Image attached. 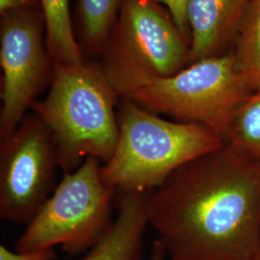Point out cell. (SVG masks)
Masks as SVG:
<instances>
[{"mask_svg": "<svg viewBox=\"0 0 260 260\" xmlns=\"http://www.w3.org/2000/svg\"><path fill=\"white\" fill-rule=\"evenodd\" d=\"M146 209L168 260H254L260 162L225 142L147 193Z\"/></svg>", "mask_w": 260, "mask_h": 260, "instance_id": "obj_1", "label": "cell"}, {"mask_svg": "<svg viewBox=\"0 0 260 260\" xmlns=\"http://www.w3.org/2000/svg\"><path fill=\"white\" fill-rule=\"evenodd\" d=\"M118 98L100 64L53 63L47 98L35 101L31 109L50 130L64 174L86 158L110 159L119 138Z\"/></svg>", "mask_w": 260, "mask_h": 260, "instance_id": "obj_2", "label": "cell"}, {"mask_svg": "<svg viewBox=\"0 0 260 260\" xmlns=\"http://www.w3.org/2000/svg\"><path fill=\"white\" fill-rule=\"evenodd\" d=\"M118 123V143L102 176L121 193L153 191L178 168L225 143L207 126L168 121L128 99L121 103Z\"/></svg>", "mask_w": 260, "mask_h": 260, "instance_id": "obj_3", "label": "cell"}, {"mask_svg": "<svg viewBox=\"0 0 260 260\" xmlns=\"http://www.w3.org/2000/svg\"><path fill=\"white\" fill-rule=\"evenodd\" d=\"M103 50L101 68L122 99L176 75L189 55L182 33L156 0H121Z\"/></svg>", "mask_w": 260, "mask_h": 260, "instance_id": "obj_4", "label": "cell"}, {"mask_svg": "<svg viewBox=\"0 0 260 260\" xmlns=\"http://www.w3.org/2000/svg\"><path fill=\"white\" fill-rule=\"evenodd\" d=\"M102 161L88 157L75 171L64 174L52 194L27 223L16 251L54 249L68 254L91 250L109 232L113 197L117 189L106 184Z\"/></svg>", "mask_w": 260, "mask_h": 260, "instance_id": "obj_5", "label": "cell"}, {"mask_svg": "<svg viewBox=\"0 0 260 260\" xmlns=\"http://www.w3.org/2000/svg\"><path fill=\"white\" fill-rule=\"evenodd\" d=\"M251 93L235 57L223 55L198 61L127 99L154 114L203 124L228 142L235 112Z\"/></svg>", "mask_w": 260, "mask_h": 260, "instance_id": "obj_6", "label": "cell"}, {"mask_svg": "<svg viewBox=\"0 0 260 260\" xmlns=\"http://www.w3.org/2000/svg\"><path fill=\"white\" fill-rule=\"evenodd\" d=\"M58 168L50 130L35 112L25 115L9 137L0 140L1 219L29 223L54 191Z\"/></svg>", "mask_w": 260, "mask_h": 260, "instance_id": "obj_7", "label": "cell"}, {"mask_svg": "<svg viewBox=\"0 0 260 260\" xmlns=\"http://www.w3.org/2000/svg\"><path fill=\"white\" fill-rule=\"evenodd\" d=\"M44 17L34 9L2 15L0 140L17 129L38 94L51 82L53 62L44 47Z\"/></svg>", "mask_w": 260, "mask_h": 260, "instance_id": "obj_8", "label": "cell"}, {"mask_svg": "<svg viewBox=\"0 0 260 260\" xmlns=\"http://www.w3.org/2000/svg\"><path fill=\"white\" fill-rule=\"evenodd\" d=\"M121 194L119 213L111 229L81 260H142L144 235L149 225L147 193Z\"/></svg>", "mask_w": 260, "mask_h": 260, "instance_id": "obj_9", "label": "cell"}, {"mask_svg": "<svg viewBox=\"0 0 260 260\" xmlns=\"http://www.w3.org/2000/svg\"><path fill=\"white\" fill-rule=\"evenodd\" d=\"M244 0H189L187 20L192 34L188 60L193 64L209 57L220 46L235 19Z\"/></svg>", "mask_w": 260, "mask_h": 260, "instance_id": "obj_10", "label": "cell"}, {"mask_svg": "<svg viewBox=\"0 0 260 260\" xmlns=\"http://www.w3.org/2000/svg\"><path fill=\"white\" fill-rule=\"evenodd\" d=\"M47 29L48 54L53 63L84 62L75 40L70 13V0H40Z\"/></svg>", "mask_w": 260, "mask_h": 260, "instance_id": "obj_11", "label": "cell"}, {"mask_svg": "<svg viewBox=\"0 0 260 260\" xmlns=\"http://www.w3.org/2000/svg\"><path fill=\"white\" fill-rule=\"evenodd\" d=\"M121 0H79L82 36L90 50L103 49L118 19Z\"/></svg>", "mask_w": 260, "mask_h": 260, "instance_id": "obj_12", "label": "cell"}, {"mask_svg": "<svg viewBox=\"0 0 260 260\" xmlns=\"http://www.w3.org/2000/svg\"><path fill=\"white\" fill-rule=\"evenodd\" d=\"M228 142L260 162V90L236 110Z\"/></svg>", "mask_w": 260, "mask_h": 260, "instance_id": "obj_13", "label": "cell"}, {"mask_svg": "<svg viewBox=\"0 0 260 260\" xmlns=\"http://www.w3.org/2000/svg\"><path fill=\"white\" fill-rule=\"evenodd\" d=\"M238 69L252 92L260 90V4L256 2L235 57Z\"/></svg>", "mask_w": 260, "mask_h": 260, "instance_id": "obj_14", "label": "cell"}, {"mask_svg": "<svg viewBox=\"0 0 260 260\" xmlns=\"http://www.w3.org/2000/svg\"><path fill=\"white\" fill-rule=\"evenodd\" d=\"M54 249H44L31 251H13L1 245L0 246V260H55Z\"/></svg>", "mask_w": 260, "mask_h": 260, "instance_id": "obj_15", "label": "cell"}, {"mask_svg": "<svg viewBox=\"0 0 260 260\" xmlns=\"http://www.w3.org/2000/svg\"><path fill=\"white\" fill-rule=\"evenodd\" d=\"M160 4L167 7L172 19L183 36L188 35L189 24L187 20V4L189 0H156Z\"/></svg>", "mask_w": 260, "mask_h": 260, "instance_id": "obj_16", "label": "cell"}, {"mask_svg": "<svg viewBox=\"0 0 260 260\" xmlns=\"http://www.w3.org/2000/svg\"><path fill=\"white\" fill-rule=\"evenodd\" d=\"M39 2L40 0H0V14L2 16L14 10L34 9Z\"/></svg>", "mask_w": 260, "mask_h": 260, "instance_id": "obj_17", "label": "cell"}, {"mask_svg": "<svg viewBox=\"0 0 260 260\" xmlns=\"http://www.w3.org/2000/svg\"><path fill=\"white\" fill-rule=\"evenodd\" d=\"M149 260H168L167 253L162 245V243L156 239L153 242L150 251Z\"/></svg>", "mask_w": 260, "mask_h": 260, "instance_id": "obj_18", "label": "cell"}, {"mask_svg": "<svg viewBox=\"0 0 260 260\" xmlns=\"http://www.w3.org/2000/svg\"><path fill=\"white\" fill-rule=\"evenodd\" d=\"M254 260H260V247L257 253H256V255H255V257H254Z\"/></svg>", "mask_w": 260, "mask_h": 260, "instance_id": "obj_19", "label": "cell"}, {"mask_svg": "<svg viewBox=\"0 0 260 260\" xmlns=\"http://www.w3.org/2000/svg\"><path fill=\"white\" fill-rule=\"evenodd\" d=\"M257 3H259L260 4V0H257Z\"/></svg>", "mask_w": 260, "mask_h": 260, "instance_id": "obj_20", "label": "cell"}]
</instances>
